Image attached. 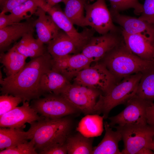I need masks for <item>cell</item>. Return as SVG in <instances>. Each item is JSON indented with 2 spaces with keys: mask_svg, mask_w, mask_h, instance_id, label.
<instances>
[{
  "mask_svg": "<svg viewBox=\"0 0 154 154\" xmlns=\"http://www.w3.org/2000/svg\"><path fill=\"white\" fill-rule=\"evenodd\" d=\"M19 72L3 78L0 73V90L2 94L12 95L29 102L45 94L40 86L43 74L52 69V58L47 51L32 58Z\"/></svg>",
  "mask_w": 154,
  "mask_h": 154,
  "instance_id": "6da1fadb",
  "label": "cell"
},
{
  "mask_svg": "<svg viewBox=\"0 0 154 154\" xmlns=\"http://www.w3.org/2000/svg\"><path fill=\"white\" fill-rule=\"evenodd\" d=\"M72 121L67 117L44 118L30 124L28 130L29 140L33 139L38 154L57 145L66 143L69 135Z\"/></svg>",
  "mask_w": 154,
  "mask_h": 154,
  "instance_id": "7a4b0ae2",
  "label": "cell"
},
{
  "mask_svg": "<svg viewBox=\"0 0 154 154\" xmlns=\"http://www.w3.org/2000/svg\"><path fill=\"white\" fill-rule=\"evenodd\" d=\"M101 60L117 81L154 68V61L143 59L133 53L126 47L123 39Z\"/></svg>",
  "mask_w": 154,
  "mask_h": 154,
  "instance_id": "3957f363",
  "label": "cell"
},
{
  "mask_svg": "<svg viewBox=\"0 0 154 154\" xmlns=\"http://www.w3.org/2000/svg\"><path fill=\"white\" fill-rule=\"evenodd\" d=\"M142 75V73L139 72L126 76L106 94H101L95 107V114L102 113L106 119L113 108L120 104H126L136 94Z\"/></svg>",
  "mask_w": 154,
  "mask_h": 154,
  "instance_id": "277c9868",
  "label": "cell"
},
{
  "mask_svg": "<svg viewBox=\"0 0 154 154\" xmlns=\"http://www.w3.org/2000/svg\"><path fill=\"white\" fill-rule=\"evenodd\" d=\"M112 127L116 129L121 135L124 145L122 154H153L152 147L154 126L147 124L117 125Z\"/></svg>",
  "mask_w": 154,
  "mask_h": 154,
  "instance_id": "5b68a950",
  "label": "cell"
},
{
  "mask_svg": "<svg viewBox=\"0 0 154 154\" xmlns=\"http://www.w3.org/2000/svg\"><path fill=\"white\" fill-rule=\"evenodd\" d=\"M74 83L98 90L105 95L117 82L114 76L102 62L98 61L79 72Z\"/></svg>",
  "mask_w": 154,
  "mask_h": 154,
  "instance_id": "8992f818",
  "label": "cell"
},
{
  "mask_svg": "<svg viewBox=\"0 0 154 154\" xmlns=\"http://www.w3.org/2000/svg\"><path fill=\"white\" fill-rule=\"evenodd\" d=\"M101 94L98 90L73 83L68 85L60 94L78 110L86 115L95 114L97 100Z\"/></svg>",
  "mask_w": 154,
  "mask_h": 154,
  "instance_id": "52a82bcc",
  "label": "cell"
},
{
  "mask_svg": "<svg viewBox=\"0 0 154 154\" xmlns=\"http://www.w3.org/2000/svg\"><path fill=\"white\" fill-rule=\"evenodd\" d=\"M44 95L43 98L33 100L31 106L45 118H60L78 110L60 94L49 93Z\"/></svg>",
  "mask_w": 154,
  "mask_h": 154,
  "instance_id": "ba28073f",
  "label": "cell"
},
{
  "mask_svg": "<svg viewBox=\"0 0 154 154\" xmlns=\"http://www.w3.org/2000/svg\"><path fill=\"white\" fill-rule=\"evenodd\" d=\"M85 24L101 35L110 32H119V29L113 23L110 12L105 0H97L85 5Z\"/></svg>",
  "mask_w": 154,
  "mask_h": 154,
  "instance_id": "9c48e42d",
  "label": "cell"
},
{
  "mask_svg": "<svg viewBox=\"0 0 154 154\" xmlns=\"http://www.w3.org/2000/svg\"><path fill=\"white\" fill-rule=\"evenodd\" d=\"M153 102L146 100L135 95L126 104L125 108L120 113L109 119L110 126L147 124L146 109Z\"/></svg>",
  "mask_w": 154,
  "mask_h": 154,
  "instance_id": "30bf717a",
  "label": "cell"
},
{
  "mask_svg": "<svg viewBox=\"0 0 154 154\" xmlns=\"http://www.w3.org/2000/svg\"><path fill=\"white\" fill-rule=\"evenodd\" d=\"M123 40L122 35L119 32H111L100 36H93L84 47L81 53L92 62L99 61Z\"/></svg>",
  "mask_w": 154,
  "mask_h": 154,
  "instance_id": "8fae6325",
  "label": "cell"
},
{
  "mask_svg": "<svg viewBox=\"0 0 154 154\" xmlns=\"http://www.w3.org/2000/svg\"><path fill=\"white\" fill-rule=\"evenodd\" d=\"M23 105L0 116V127L23 129L26 123L30 124L44 118L39 116L29 105L28 101H23Z\"/></svg>",
  "mask_w": 154,
  "mask_h": 154,
  "instance_id": "7c38bea8",
  "label": "cell"
},
{
  "mask_svg": "<svg viewBox=\"0 0 154 154\" xmlns=\"http://www.w3.org/2000/svg\"><path fill=\"white\" fill-rule=\"evenodd\" d=\"M49 15L57 26L75 41L85 45L93 37L95 31L92 28L85 29L79 33L73 24L57 5L46 7L44 10Z\"/></svg>",
  "mask_w": 154,
  "mask_h": 154,
  "instance_id": "4fadbf2b",
  "label": "cell"
},
{
  "mask_svg": "<svg viewBox=\"0 0 154 154\" xmlns=\"http://www.w3.org/2000/svg\"><path fill=\"white\" fill-rule=\"evenodd\" d=\"M92 62L82 53L53 58L52 68L70 81L79 72L90 66Z\"/></svg>",
  "mask_w": 154,
  "mask_h": 154,
  "instance_id": "5bb4252c",
  "label": "cell"
},
{
  "mask_svg": "<svg viewBox=\"0 0 154 154\" xmlns=\"http://www.w3.org/2000/svg\"><path fill=\"white\" fill-rule=\"evenodd\" d=\"M111 14L113 22L120 25L122 30L127 33L142 36L153 45L154 42V25L139 18L121 14L119 12Z\"/></svg>",
  "mask_w": 154,
  "mask_h": 154,
  "instance_id": "9a60e30c",
  "label": "cell"
},
{
  "mask_svg": "<svg viewBox=\"0 0 154 154\" xmlns=\"http://www.w3.org/2000/svg\"><path fill=\"white\" fill-rule=\"evenodd\" d=\"M47 44V50L53 58L80 53L84 46L74 40L61 29Z\"/></svg>",
  "mask_w": 154,
  "mask_h": 154,
  "instance_id": "2e32d148",
  "label": "cell"
},
{
  "mask_svg": "<svg viewBox=\"0 0 154 154\" xmlns=\"http://www.w3.org/2000/svg\"><path fill=\"white\" fill-rule=\"evenodd\" d=\"M121 34L130 51L143 59L154 61V46L150 42L140 35L129 34L123 30Z\"/></svg>",
  "mask_w": 154,
  "mask_h": 154,
  "instance_id": "e0dca14e",
  "label": "cell"
},
{
  "mask_svg": "<svg viewBox=\"0 0 154 154\" xmlns=\"http://www.w3.org/2000/svg\"><path fill=\"white\" fill-rule=\"evenodd\" d=\"M39 7L35 13L38 18L34 21L38 40L43 44H48L54 38L60 29L57 26L51 16Z\"/></svg>",
  "mask_w": 154,
  "mask_h": 154,
  "instance_id": "ac0fdd59",
  "label": "cell"
},
{
  "mask_svg": "<svg viewBox=\"0 0 154 154\" xmlns=\"http://www.w3.org/2000/svg\"><path fill=\"white\" fill-rule=\"evenodd\" d=\"M34 21L13 23L0 29V49L3 50L25 34L33 31Z\"/></svg>",
  "mask_w": 154,
  "mask_h": 154,
  "instance_id": "d6986e66",
  "label": "cell"
},
{
  "mask_svg": "<svg viewBox=\"0 0 154 154\" xmlns=\"http://www.w3.org/2000/svg\"><path fill=\"white\" fill-rule=\"evenodd\" d=\"M105 133L101 142L93 147V154H122L119 148L118 143L122 139L118 131H113L107 121L104 123Z\"/></svg>",
  "mask_w": 154,
  "mask_h": 154,
  "instance_id": "ffe728a7",
  "label": "cell"
},
{
  "mask_svg": "<svg viewBox=\"0 0 154 154\" xmlns=\"http://www.w3.org/2000/svg\"><path fill=\"white\" fill-rule=\"evenodd\" d=\"M70 83L62 74L52 68L43 74L40 86L44 94L48 92L59 95Z\"/></svg>",
  "mask_w": 154,
  "mask_h": 154,
  "instance_id": "44dd1931",
  "label": "cell"
},
{
  "mask_svg": "<svg viewBox=\"0 0 154 154\" xmlns=\"http://www.w3.org/2000/svg\"><path fill=\"white\" fill-rule=\"evenodd\" d=\"M33 32L25 34L14 46L17 50L27 58H33L42 55L46 51L44 44L35 39Z\"/></svg>",
  "mask_w": 154,
  "mask_h": 154,
  "instance_id": "7402d4cb",
  "label": "cell"
},
{
  "mask_svg": "<svg viewBox=\"0 0 154 154\" xmlns=\"http://www.w3.org/2000/svg\"><path fill=\"white\" fill-rule=\"evenodd\" d=\"M27 58L19 52L14 46L6 53L0 55V62L4 66L7 76L15 74L26 64Z\"/></svg>",
  "mask_w": 154,
  "mask_h": 154,
  "instance_id": "603a6c76",
  "label": "cell"
},
{
  "mask_svg": "<svg viewBox=\"0 0 154 154\" xmlns=\"http://www.w3.org/2000/svg\"><path fill=\"white\" fill-rule=\"evenodd\" d=\"M103 116L97 114L86 115L79 122L76 130L87 137L100 135L104 130Z\"/></svg>",
  "mask_w": 154,
  "mask_h": 154,
  "instance_id": "cb8c5ba5",
  "label": "cell"
},
{
  "mask_svg": "<svg viewBox=\"0 0 154 154\" xmlns=\"http://www.w3.org/2000/svg\"><path fill=\"white\" fill-rule=\"evenodd\" d=\"M46 5L43 0H28L13 9L8 15L11 25L29 19L35 14L39 7L45 9Z\"/></svg>",
  "mask_w": 154,
  "mask_h": 154,
  "instance_id": "d4e9b609",
  "label": "cell"
},
{
  "mask_svg": "<svg viewBox=\"0 0 154 154\" xmlns=\"http://www.w3.org/2000/svg\"><path fill=\"white\" fill-rule=\"evenodd\" d=\"M29 133L23 129L12 128L0 127L1 150L15 147L28 141Z\"/></svg>",
  "mask_w": 154,
  "mask_h": 154,
  "instance_id": "484cf974",
  "label": "cell"
},
{
  "mask_svg": "<svg viewBox=\"0 0 154 154\" xmlns=\"http://www.w3.org/2000/svg\"><path fill=\"white\" fill-rule=\"evenodd\" d=\"M89 0H64V13L73 24L78 26L86 27L84 13L85 4Z\"/></svg>",
  "mask_w": 154,
  "mask_h": 154,
  "instance_id": "4316f807",
  "label": "cell"
},
{
  "mask_svg": "<svg viewBox=\"0 0 154 154\" xmlns=\"http://www.w3.org/2000/svg\"><path fill=\"white\" fill-rule=\"evenodd\" d=\"M93 137L85 136L79 132L67 137L66 141L68 154H92Z\"/></svg>",
  "mask_w": 154,
  "mask_h": 154,
  "instance_id": "83f0119b",
  "label": "cell"
},
{
  "mask_svg": "<svg viewBox=\"0 0 154 154\" xmlns=\"http://www.w3.org/2000/svg\"><path fill=\"white\" fill-rule=\"evenodd\" d=\"M135 95L149 102L154 100V68L142 73Z\"/></svg>",
  "mask_w": 154,
  "mask_h": 154,
  "instance_id": "f1b7e54d",
  "label": "cell"
},
{
  "mask_svg": "<svg viewBox=\"0 0 154 154\" xmlns=\"http://www.w3.org/2000/svg\"><path fill=\"white\" fill-rule=\"evenodd\" d=\"M110 3V13L119 12L130 8L134 9V13L140 15L143 8V5L139 0H108Z\"/></svg>",
  "mask_w": 154,
  "mask_h": 154,
  "instance_id": "f546056e",
  "label": "cell"
},
{
  "mask_svg": "<svg viewBox=\"0 0 154 154\" xmlns=\"http://www.w3.org/2000/svg\"><path fill=\"white\" fill-rule=\"evenodd\" d=\"M26 141L11 148L1 150L0 154H37L33 139Z\"/></svg>",
  "mask_w": 154,
  "mask_h": 154,
  "instance_id": "4dcf8cb0",
  "label": "cell"
},
{
  "mask_svg": "<svg viewBox=\"0 0 154 154\" xmlns=\"http://www.w3.org/2000/svg\"><path fill=\"white\" fill-rule=\"evenodd\" d=\"M23 102L19 97L8 94L0 96V116L12 110Z\"/></svg>",
  "mask_w": 154,
  "mask_h": 154,
  "instance_id": "1f68e13d",
  "label": "cell"
},
{
  "mask_svg": "<svg viewBox=\"0 0 154 154\" xmlns=\"http://www.w3.org/2000/svg\"><path fill=\"white\" fill-rule=\"evenodd\" d=\"M139 18L154 25V0H145Z\"/></svg>",
  "mask_w": 154,
  "mask_h": 154,
  "instance_id": "d6a6232c",
  "label": "cell"
},
{
  "mask_svg": "<svg viewBox=\"0 0 154 154\" xmlns=\"http://www.w3.org/2000/svg\"><path fill=\"white\" fill-rule=\"evenodd\" d=\"M28 0H6L0 4L1 12H10L16 7Z\"/></svg>",
  "mask_w": 154,
  "mask_h": 154,
  "instance_id": "836d02e7",
  "label": "cell"
},
{
  "mask_svg": "<svg viewBox=\"0 0 154 154\" xmlns=\"http://www.w3.org/2000/svg\"><path fill=\"white\" fill-rule=\"evenodd\" d=\"M40 154H68L66 144L57 145L51 146L40 152Z\"/></svg>",
  "mask_w": 154,
  "mask_h": 154,
  "instance_id": "e575fe53",
  "label": "cell"
},
{
  "mask_svg": "<svg viewBox=\"0 0 154 154\" xmlns=\"http://www.w3.org/2000/svg\"><path fill=\"white\" fill-rule=\"evenodd\" d=\"M146 114L147 123L154 126V103L153 102L147 107Z\"/></svg>",
  "mask_w": 154,
  "mask_h": 154,
  "instance_id": "d590c367",
  "label": "cell"
},
{
  "mask_svg": "<svg viewBox=\"0 0 154 154\" xmlns=\"http://www.w3.org/2000/svg\"><path fill=\"white\" fill-rule=\"evenodd\" d=\"M1 12L0 13V29L10 25L8 15Z\"/></svg>",
  "mask_w": 154,
  "mask_h": 154,
  "instance_id": "8d00e7d4",
  "label": "cell"
},
{
  "mask_svg": "<svg viewBox=\"0 0 154 154\" xmlns=\"http://www.w3.org/2000/svg\"><path fill=\"white\" fill-rule=\"evenodd\" d=\"M46 4V7H51L61 2H63L64 0H43Z\"/></svg>",
  "mask_w": 154,
  "mask_h": 154,
  "instance_id": "74e56055",
  "label": "cell"
},
{
  "mask_svg": "<svg viewBox=\"0 0 154 154\" xmlns=\"http://www.w3.org/2000/svg\"><path fill=\"white\" fill-rule=\"evenodd\" d=\"M152 150L153 152V154H154V138L153 139V142L152 145Z\"/></svg>",
  "mask_w": 154,
  "mask_h": 154,
  "instance_id": "f35d334b",
  "label": "cell"
},
{
  "mask_svg": "<svg viewBox=\"0 0 154 154\" xmlns=\"http://www.w3.org/2000/svg\"><path fill=\"white\" fill-rule=\"evenodd\" d=\"M153 45L154 46V43H153Z\"/></svg>",
  "mask_w": 154,
  "mask_h": 154,
  "instance_id": "ab89813d",
  "label": "cell"
},
{
  "mask_svg": "<svg viewBox=\"0 0 154 154\" xmlns=\"http://www.w3.org/2000/svg\"><path fill=\"white\" fill-rule=\"evenodd\" d=\"M89 0V1H92V0Z\"/></svg>",
  "mask_w": 154,
  "mask_h": 154,
  "instance_id": "60d3db41",
  "label": "cell"
}]
</instances>
